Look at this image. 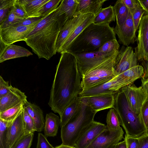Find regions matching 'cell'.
<instances>
[{"instance_id": "obj_43", "label": "cell", "mask_w": 148, "mask_h": 148, "mask_svg": "<svg viewBox=\"0 0 148 148\" xmlns=\"http://www.w3.org/2000/svg\"><path fill=\"white\" fill-rule=\"evenodd\" d=\"M14 11L16 15L21 18L25 19L28 17L19 0H16Z\"/></svg>"}, {"instance_id": "obj_31", "label": "cell", "mask_w": 148, "mask_h": 148, "mask_svg": "<svg viewBox=\"0 0 148 148\" xmlns=\"http://www.w3.org/2000/svg\"><path fill=\"white\" fill-rule=\"evenodd\" d=\"M106 122V128L110 130H117L121 127L119 115L114 108H111L108 112Z\"/></svg>"}, {"instance_id": "obj_52", "label": "cell", "mask_w": 148, "mask_h": 148, "mask_svg": "<svg viewBox=\"0 0 148 148\" xmlns=\"http://www.w3.org/2000/svg\"><path fill=\"white\" fill-rule=\"evenodd\" d=\"M0 54H1L5 50L8 45L5 44L1 40H0Z\"/></svg>"}, {"instance_id": "obj_28", "label": "cell", "mask_w": 148, "mask_h": 148, "mask_svg": "<svg viewBox=\"0 0 148 148\" xmlns=\"http://www.w3.org/2000/svg\"><path fill=\"white\" fill-rule=\"evenodd\" d=\"M144 74L143 66L138 65L118 75L123 78L127 85L132 84L138 79L142 78Z\"/></svg>"}, {"instance_id": "obj_50", "label": "cell", "mask_w": 148, "mask_h": 148, "mask_svg": "<svg viewBox=\"0 0 148 148\" xmlns=\"http://www.w3.org/2000/svg\"><path fill=\"white\" fill-rule=\"evenodd\" d=\"M141 86L145 91L148 97V78L145 79H142Z\"/></svg>"}, {"instance_id": "obj_46", "label": "cell", "mask_w": 148, "mask_h": 148, "mask_svg": "<svg viewBox=\"0 0 148 148\" xmlns=\"http://www.w3.org/2000/svg\"><path fill=\"white\" fill-rule=\"evenodd\" d=\"M124 138L125 140L127 148H137L138 140L137 138H134L127 136L126 134Z\"/></svg>"}, {"instance_id": "obj_39", "label": "cell", "mask_w": 148, "mask_h": 148, "mask_svg": "<svg viewBox=\"0 0 148 148\" xmlns=\"http://www.w3.org/2000/svg\"><path fill=\"white\" fill-rule=\"evenodd\" d=\"M130 11L132 14L135 30L136 32L138 29L141 19L145 12L141 8Z\"/></svg>"}, {"instance_id": "obj_21", "label": "cell", "mask_w": 148, "mask_h": 148, "mask_svg": "<svg viewBox=\"0 0 148 148\" xmlns=\"http://www.w3.org/2000/svg\"><path fill=\"white\" fill-rule=\"evenodd\" d=\"M107 0H78L75 14H92L96 16Z\"/></svg>"}, {"instance_id": "obj_54", "label": "cell", "mask_w": 148, "mask_h": 148, "mask_svg": "<svg viewBox=\"0 0 148 148\" xmlns=\"http://www.w3.org/2000/svg\"><path fill=\"white\" fill-rule=\"evenodd\" d=\"M116 145H113L112 147H111L110 148H115Z\"/></svg>"}, {"instance_id": "obj_8", "label": "cell", "mask_w": 148, "mask_h": 148, "mask_svg": "<svg viewBox=\"0 0 148 148\" xmlns=\"http://www.w3.org/2000/svg\"><path fill=\"white\" fill-rule=\"evenodd\" d=\"M115 53H103L99 51L75 54L81 78Z\"/></svg>"}, {"instance_id": "obj_22", "label": "cell", "mask_w": 148, "mask_h": 148, "mask_svg": "<svg viewBox=\"0 0 148 148\" xmlns=\"http://www.w3.org/2000/svg\"><path fill=\"white\" fill-rule=\"evenodd\" d=\"M25 109L33 120L36 131L40 132L44 129L45 121L42 110L38 106L27 101L23 104Z\"/></svg>"}, {"instance_id": "obj_34", "label": "cell", "mask_w": 148, "mask_h": 148, "mask_svg": "<svg viewBox=\"0 0 148 148\" xmlns=\"http://www.w3.org/2000/svg\"><path fill=\"white\" fill-rule=\"evenodd\" d=\"M12 122L0 119V148H7L8 129Z\"/></svg>"}, {"instance_id": "obj_16", "label": "cell", "mask_w": 148, "mask_h": 148, "mask_svg": "<svg viewBox=\"0 0 148 148\" xmlns=\"http://www.w3.org/2000/svg\"><path fill=\"white\" fill-rule=\"evenodd\" d=\"M106 125L94 121L76 142L75 148H86L104 130Z\"/></svg>"}, {"instance_id": "obj_41", "label": "cell", "mask_w": 148, "mask_h": 148, "mask_svg": "<svg viewBox=\"0 0 148 148\" xmlns=\"http://www.w3.org/2000/svg\"><path fill=\"white\" fill-rule=\"evenodd\" d=\"M42 16L29 17L21 21L14 26H28L38 23L44 17Z\"/></svg>"}, {"instance_id": "obj_37", "label": "cell", "mask_w": 148, "mask_h": 148, "mask_svg": "<svg viewBox=\"0 0 148 148\" xmlns=\"http://www.w3.org/2000/svg\"><path fill=\"white\" fill-rule=\"evenodd\" d=\"M34 133L22 136L12 148H30L32 144Z\"/></svg>"}, {"instance_id": "obj_19", "label": "cell", "mask_w": 148, "mask_h": 148, "mask_svg": "<svg viewBox=\"0 0 148 148\" xmlns=\"http://www.w3.org/2000/svg\"><path fill=\"white\" fill-rule=\"evenodd\" d=\"M86 14H75L65 23L60 31L56 43L57 52L58 53L67 37Z\"/></svg>"}, {"instance_id": "obj_18", "label": "cell", "mask_w": 148, "mask_h": 148, "mask_svg": "<svg viewBox=\"0 0 148 148\" xmlns=\"http://www.w3.org/2000/svg\"><path fill=\"white\" fill-rule=\"evenodd\" d=\"M24 135L23 111L12 121L8 129L7 148H12Z\"/></svg>"}, {"instance_id": "obj_36", "label": "cell", "mask_w": 148, "mask_h": 148, "mask_svg": "<svg viewBox=\"0 0 148 148\" xmlns=\"http://www.w3.org/2000/svg\"><path fill=\"white\" fill-rule=\"evenodd\" d=\"M120 45L116 39L108 41L99 48L98 51L103 53H115L119 51Z\"/></svg>"}, {"instance_id": "obj_48", "label": "cell", "mask_w": 148, "mask_h": 148, "mask_svg": "<svg viewBox=\"0 0 148 148\" xmlns=\"http://www.w3.org/2000/svg\"><path fill=\"white\" fill-rule=\"evenodd\" d=\"M142 62L144 70V74L142 79H145L148 78V58Z\"/></svg>"}, {"instance_id": "obj_12", "label": "cell", "mask_w": 148, "mask_h": 148, "mask_svg": "<svg viewBox=\"0 0 148 148\" xmlns=\"http://www.w3.org/2000/svg\"><path fill=\"white\" fill-rule=\"evenodd\" d=\"M124 133L121 127L113 130L106 128L86 148H110L124 139Z\"/></svg>"}, {"instance_id": "obj_7", "label": "cell", "mask_w": 148, "mask_h": 148, "mask_svg": "<svg viewBox=\"0 0 148 148\" xmlns=\"http://www.w3.org/2000/svg\"><path fill=\"white\" fill-rule=\"evenodd\" d=\"M126 86L124 80L117 75L109 81L82 90L78 96L82 98L102 94H116Z\"/></svg>"}, {"instance_id": "obj_24", "label": "cell", "mask_w": 148, "mask_h": 148, "mask_svg": "<svg viewBox=\"0 0 148 148\" xmlns=\"http://www.w3.org/2000/svg\"><path fill=\"white\" fill-rule=\"evenodd\" d=\"M60 124V118L52 112L46 114L44 127L45 135L46 137H54L57 134Z\"/></svg>"}, {"instance_id": "obj_23", "label": "cell", "mask_w": 148, "mask_h": 148, "mask_svg": "<svg viewBox=\"0 0 148 148\" xmlns=\"http://www.w3.org/2000/svg\"><path fill=\"white\" fill-rule=\"evenodd\" d=\"M33 55L32 53L25 48L16 45H8L5 50L0 54V62L11 59Z\"/></svg>"}, {"instance_id": "obj_10", "label": "cell", "mask_w": 148, "mask_h": 148, "mask_svg": "<svg viewBox=\"0 0 148 148\" xmlns=\"http://www.w3.org/2000/svg\"><path fill=\"white\" fill-rule=\"evenodd\" d=\"M38 23L26 26H11L0 29V40L7 45L19 41H25L27 36Z\"/></svg>"}, {"instance_id": "obj_35", "label": "cell", "mask_w": 148, "mask_h": 148, "mask_svg": "<svg viewBox=\"0 0 148 148\" xmlns=\"http://www.w3.org/2000/svg\"><path fill=\"white\" fill-rule=\"evenodd\" d=\"M23 123L25 135L34 133L36 131L33 120L24 108L23 111Z\"/></svg>"}, {"instance_id": "obj_53", "label": "cell", "mask_w": 148, "mask_h": 148, "mask_svg": "<svg viewBox=\"0 0 148 148\" xmlns=\"http://www.w3.org/2000/svg\"><path fill=\"white\" fill-rule=\"evenodd\" d=\"M54 148H75V147H71L61 144L60 145L55 147Z\"/></svg>"}, {"instance_id": "obj_26", "label": "cell", "mask_w": 148, "mask_h": 148, "mask_svg": "<svg viewBox=\"0 0 148 148\" xmlns=\"http://www.w3.org/2000/svg\"><path fill=\"white\" fill-rule=\"evenodd\" d=\"M113 7L116 21V26L120 27L126 20L129 15V10L123 0L117 1Z\"/></svg>"}, {"instance_id": "obj_11", "label": "cell", "mask_w": 148, "mask_h": 148, "mask_svg": "<svg viewBox=\"0 0 148 148\" xmlns=\"http://www.w3.org/2000/svg\"><path fill=\"white\" fill-rule=\"evenodd\" d=\"M132 84L125 86L121 90L124 93L132 110L139 115L143 105L148 97L141 86L138 87Z\"/></svg>"}, {"instance_id": "obj_3", "label": "cell", "mask_w": 148, "mask_h": 148, "mask_svg": "<svg viewBox=\"0 0 148 148\" xmlns=\"http://www.w3.org/2000/svg\"><path fill=\"white\" fill-rule=\"evenodd\" d=\"M109 24L91 23L74 40L65 52L76 54L98 51L105 42L116 39L114 28Z\"/></svg>"}, {"instance_id": "obj_17", "label": "cell", "mask_w": 148, "mask_h": 148, "mask_svg": "<svg viewBox=\"0 0 148 148\" xmlns=\"http://www.w3.org/2000/svg\"><path fill=\"white\" fill-rule=\"evenodd\" d=\"M27 97L24 92L12 86L10 92L0 98V113L19 103L24 104L27 101Z\"/></svg>"}, {"instance_id": "obj_38", "label": "cell", "mask_w": 148, "mask_h": 148, "mask_svg": "<svg viewBox=\"0 0 148 148\" xmlns=\"http://www.w3.org/2000/svg\"><path fill=\"white\" fill-rule=\"evenodd\" d=\"M24 19L16 15L13 9L7 18L2 23L0 24V29L5 28L12 26Z\"/></svg>"}, {"instance_id": "obj_14", "label": "cell", "mask_w": 148, "mask_h": 148, "mask_svg": "<svg viewBox=\"0 0 148 148\" xmlns=\"http://www.w3.org/2000/svg\"><path fill=\"white\" fill-rule=\"evenodd\" d=\"M114 30L118 37L119 41L123 46H128L136 41V32L130 10L128 17L124 24L120 27L116 26Z\"/></svg>"}, {"instance_id": "obj_27", "label": "cell", "mask_w": 148, "mask_h": 148, "mask_svg": "<svg viewBox=\"0 0 148 148\" xmlns=\"http://www.w3.org/2000/svg\"><path fill=\"white\" fill-rule=\"evenodd\" d=\"M113 6L110 5L102 8L99 13L95 16L93 23L95 24L110 23L115 21Z\"/></svg>"}, {"instance_id": "obj_33", "label": "cell", "mask_w": 148, "mask_h": 148, "mask_svg": "<svg viewBox=\"0 0 148 148\" xmlns=\"http://www.w3.org/2000/svg\"><path fill=\"white\" fill-rule=\"evenodd\" d=\"M62 0H49L37 12L34 16L45 17L58 6Z\"/></svg>"}, {"instance_id": "obj_4", "label": "cell", "mask_w": 148, "mask_h": 148, "mask_svg": "<svg viewBox=\"0 0 148 148\" xmlns=\"http://www.w3.org/2000/svg\"><path fill=\"white\" fill-rule=\"evenodd\" d=\"M80 104L69 120L61 127L62 144L74 147L75 144L94 121L96 112L81 98Z\"/></svg>"}, {"instance_id": "obj_2", "label": "cell", "mask_w": 148, "mask_h": 148, "mask_svg": "<svg viewBox=\"0 0 148 148\" xmlns=\"http://www.w3.org/2000/svg\"><path fill=\"white\" fill-rule=\"evenodd\" d=\"M70 19L67 14L60 11L58 6L38 23L25 41L39 58L49 60L56 54L60 32Z\"/></svg>"}, {"instance_id": "obj_1", "label": "cell", "mask_w": 148, "mask_h": 148, "mask_svg": "<svg viewBox=\"0 0 148 148\" xmlns=\"http://www.w3.org/2000/svg\"><path fill=\"white\" fill-rule=\"evenodd\" d=\"M61 54L48 103L51 110L58 113L60 117L66 108L82 90L81 77L76 56L67 52Z\"/></svg>"}, {"instance_id": "obj_40", "label": "cell", "mask_w": 148, "mask_h": 148, "mask_svg": "<svg viewBox=\"0 0 148 148\" xmlns=\"http://www.w3.org/2000/svg\"><path fill=\"white\" fill-rule=\"evenodd\" d=\"M139 115L148 132V97L143 105Z\"/></svg>"}, {"instance_id": "obj_9", "label": "cell", "mask_w": 148, "mask_h": 148, "mask_svg": "<svg viewBox=\"0 0 148 148\" xmlns=\"http://www.w3.org/2000/svg\"><path fill=\"white\" fill-rule=\"evenodd\" d=\"M138 60L132 47L122 46L116 59L114 67L116 76L138 65Z\"/></svg>"}, {"instance_id": "obj_49", "label": "cell", "mask_w": 148, "mask_h": 148, "mask_svg": "<svg viewBox=\"0 0 148 148\" xmlns=\"http://www.w3.org/2000/svg\"><path fill=\"white\" fill-rule=\"evenodd\" d=\"M138 1L140 6L145 11L146 13V14H148V0H138Z\"/></svg>"}, {"instance_id": "obj_6", "label": "cell", "mask_w": 148, "mask_h": 148, "mask_svg": "<svg viewBox=\"0 0 148 148\" xmlns=\"http://www.w3.org/2000/svg\"><path fill=\"white\" fill-rule=\"evenodd\" d=\"M119 51L112 55L82 77L81 86L82 90L109 81L116 76L114 67Z\"/></svg>"}, {"instance_id": "obj_29", "label": "cell", "mask_w": 148, "mask_h": 148, "mask_svg": "<svg viewBox=\"0 0 148 148\" xmlns=\"http://www.w3.org/2000/svg\"><path fill=\"white\" fill-rule=\"evenodd\" d=\"M81 100V98L78 96L64 109L60 116L61 127L64 125L75 114Z\"/></svg>"}, {"instance_id": "obj_51", "label": "cell", "mask_w": 148, "mask_h": 148, "mask_svg": "<svg viewBox=\"0 0 148 148\" xmlns=\"http://www.w3.org/2000/svg\"><path fill=\"white\" fill-rule=\"evenodd\" d=\"M115 148H127L125 140L124 138L123 140L117 143L116 145Z\"/></svg>"}, {"instance_id": "obj_13", "label": "cell", "mask_w": 148, "mask_h": 148, "mask_svg": "<svg viewBox=\"0 0 148 148\" xmlns=\"http://www.w3.org/2000/svg\"><path fill=\"white\" fill-rule=\"evenodd\" d=\"M137 40L135 52L138 60L142 61L148 58V14L143 16L141 19Z\"/></svg>"}, {"instance_id": "obj_47", "label": "cell", "mask_w": 148, "mask_h": 148, "mask_svg": "<svg viewBox=\"0 0 148 148\" xmlns=\"http://www.w3.org/2000/svg\"><path fill=\"white\" fill-rule=\"evenodd\" d=\"M137 148H148V133L137 138Z\"/></svg>"}, {"instance_id": "obj_15", "label": "cell", "mask_w": 148, "mask_h": 148, "mask_svg": "<svg viewBox=\"0 0 148 148\" xmlns=\"http://www.w3.org/2000/svg\"><path fill=\"white\" fill-rule=\"evenodd\" d=\"M115 95L102 94L81 98L93 111L97 113L105 109L114 108Z\"/></svg>"}, {"instance_id": "obj_25", "label": "cell", "mask_w": 148, "mask_h": 148, "mask_svg": "<svg viewBox=\"0 0 148 148\" xmlns=\"http://www.w3.org/2000/svg\"><path fill=\"white\" fill-rule=\"evenodd\" d=\"M28 17H34L49 0H19Z\"/></svg>"}, {"instance_id": "obj_45", "label": "cell", "mask_w": 148, "mask_h": 148, "mask_svg": "<svg viewBox=\"0 0 148 148\" xmlns=\"http://www.w3.org/2000/svg\"><path fill=\"white\" fill-rule=\"evenodd\" d=\"M125 5L130 11L141 8L138 0H123Z\"/></svg>"}, {"instance_id": "obj_42", "label": "cell", "mask_w": 148, "mask_h": 148, "mask_svg": "<svg viewBox=\"0 0 148 148\" xmlns=\"http://www.w3.org/2000/svg\"><path fill=\"white\" fill-rule=\"evenodd\" d=\"M36 148H54V147L50 143L45 135L41 133H39L38 134Z\"/></svg>"}, {"instance_id": "obj_5", "label": "cell", "mask_w": 148, "mask_h": 148, "mask_svg": "<svg viewBox=\"0 0 148 148\" xmlns=\"http://www.w3.org/2000/svg\"><path fill=\"white\" fill-rule=\"evenodd\" d=\"M114 108L118 114L121 125L127 136L138 138L148 133L140 115L132 111L124 93L121 90L115 95Z\"/></svg>"}, {"instance_id": "obj_32", "label": "cell", "mask_w": 148, "mask_h": 148, "mask_svg": "<svg viewBox=\"0 0 148 148\" xmlns=\"http://www.w3.org/2000/svg\"><path fill=\"white\" fill-rule=\"evenodd\" d=\"M16 0H0V24L8 17L14 9Z\"/></svg>"}, {"instance_id": "obj_44", "label": "cell", "mask_w": 148, "mask_h": 148, "mask_svg": "<svg viewBox=\"0 0 148 148\" xmlns=\"http://www.w3.org/2000/svg\"><path fill=\"white\" fill-rule=\"evenodd\" d=\"M12 86L9 85L8 81H5L0 76V98L8 94L10 91Z\"/></svg>"}, {"instance_id": "obj_20", "label": "cell", "mask_w": 148, "mask_h": 148, "mask_svg": "<svg viewBox=\"0 0 148 148\" xmlns=\"http://www.w3.org/2000/svg\"><path fill=\"white\" fill-rule=\"evenodd\" d=\"M95 17V15L93 14H87L86 16L80 21L67 37L61 47L58 53H61L64 52L83 30L93 23Z\"/></svg>"}, {"instance_id": "obj_30", "label": "cell", "mask_w": 148, "mask_h": 148, "mask_svg": "<svg viewBox=\"0 0 148 148\" xmlns=\"http://www.w3.org/2000/svg\"><path fill=\"white\" fill-rule=\"evenodd\" d=\"M23 103H21L0 113V119L8 122H12L23 111Z\"/></svg>"}]
</instances>
